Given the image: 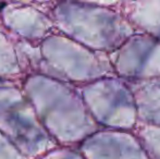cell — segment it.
Returning a JSON list of instances; mask_svg holds the SVG:
<instances>
[{"label": "cell", "mask_w": 160, "mask_h": 159, "mask_svg": "<svg viewBox=\"0 0 160 159\" xmlns=\"http://www.w3.org/2000/svg\"><path fill=\"white\" fill-rule=\"evenodd\" d=\"M4 6H6V3H4V2H0V11H1L2 9H3Z\"/></svg>", "instance_id": "obj_1"}]
</instances>
